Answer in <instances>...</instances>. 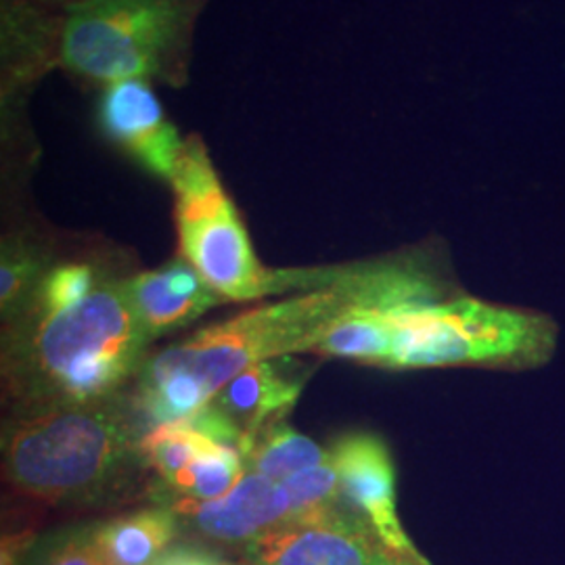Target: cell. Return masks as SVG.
Wrapping results in <instances>:
<instances>
[{
	"label": "cell",
	"mask_w": 565,
	"mask_h": 565,
	"mask_svg": "<svg viewBox=\"0 0 565 565\" xmlns=\"http://www.w3.org/2000/svg\"><path fill=\"white\" fill-rule=\"evenodd\" d=\"M200 534L224 543H254L291 522V503L281 482L258 471L245 473L228 494L214 501L184 497L172 505Z\"/></svg>",
	"instance_id": "10"
},
{
	"label": "cell",
	"mask_w": 565,
	"mask_h": 565,
	"mask_svg": "<svg viewBox=\"0 0 565 565\" xmlns=\"http://www.w3.org/2000/svg\"><path fill=\"white\" fill-rule=\"evenodd\" d=\"M245 476L242 450L235 446L212 443L202 450L195 461L189 465L174 482V490H181L189 499L214 501L228 494Z\"/></svg>",
	"instance_id": "16"
},
{
	"label": "cell",
	"mask_w": 565,
	"mask_h": 565,
	"mask_svg": "<svg viewBox=\"0 0 565 565\" xmlns=\"http://www.w3.org/2000/svg\"><path fill=\"white\" fill-rule=\"evenodd\" d=\"M348 306L345 291L331 281L329 289L247 310L231 321L205 327L186 342L166 348L147 363L141 382L181 375L212 401L254 364L315 350Z\"/></svg>",
	"instance_id": "5"
},
{
	"label": "cell",
	"mask_w": 565,
	"mask_h": 565,
	"mask_svg": "<svg viewBox=\"0 0 565 565\" xmlns=\"http://www.w3.org/2000/svg\"><path fill=\"white\" fill-rule=\"evenodd\" d=\"M243 457H247L254 471L277 482L331 459V455L315 440L291 429L285 422H270L260 429L243 450Z\"/></svg>",
	"instance_id": "15"
},
{
	"label": "cell",
	"mask_w": 565,
	"mask_h": 565,
	"mask_svg": "<svg viewBox=\"0 0 565 565\" xmlns=\"http://www.w3.org/2000/svg\"><path fill=\"white\" fill-rule=\"evenodd\" d=\"M95 121L105 139L145 170L172 181L184 145L151 82L121 81L102 86Z\"/></svg>",
	"instance_id": "8"
},
{
	"label": "cell",
	"mask_w": 565,
	"mask_h": 565,
	"mask_svg": "<svg viewBox=\"0 0 565 565\" xmlns=\"http://www.w3.org/2000/svg\"><path fill=\"white\" fill-rule=\"evenodd\" d=\"M329 455L345 505L356 511L385 545L404 555H422L398 518L396 467L384 440L369 431L348 434Z\"/></svg>",
	"instance_id": "9"
},
{
	"label": "cell",
	"mask_w": 565,
	"mask_h": 565,
	"mask_svg": "<svg viewBox=\"0 0 565 565\" xmlns=\"http://www.w3.org/2000/svg\"><path fill=\"white\" fill-rule=\"evenodd\" d=\"M18 565H109L103 555L97 524L63 527L28 546Z\"/></svg>",
	"instance_id": "18"
},
{
	"label": "cell",
	"mask_w": 565,
	"mask_h": 565,
	"mask_svg": "<svg viewBox=\"0 0 565 565\" xmlns=\"http://www.w3.org/2000/svg\"><path fill=\"white\" fill-rule=\"evenodd\" d=\"M398 321L384 312L348 306L329 327L315 352L385 366Z\"/></svg>",
	"instance_id": "14"
},
{
	"label": "cell",
	"mask_w": 565,
	"mask_h": 565,
	"mask_svg": "<svg viewBox=\"0 0 565 565\" xmlns=\"http://www.w3.org/2000/svg\"><path fill=\"white\" fill-rule=\"evenodd\" d=\"M205 0H84L60 18L57 65L78 81L179 84Z\"/></svg>",
	"instance_id": "2"
},
{
	"label": "cell",
	"mask_w": 565,
	"mask_h": 565,
	"mask_svg": "<svg viewBox=\"0 0 565 565\" xmlns=\"http://www.w3.org/2000/svg\"><path fill=\"white\" fill-rule=\"evenodd\" d=\"M212 443L216 440L203 436L202 431L189 424V419H184L174 424L156 425L147 436H142L139 448L147 463L172 486L181 478L182 471Z\"/></svg>",
	"instance_id": "17"
},
{
	"label": "cell",
	"mask_w": 565,
	"mask_h": 565,
	"mask_svg": "<svg viewBox=\"0 0 565 565\" xmlns=\"http://www.w3.org/2000/svg\"><path fill=\"white\" fill-rule=\"evenodd\" d=\"M557 345L559 324L551 315L459 291L443 302L404 315L384 369L534 371L551 363Z\"/></svg>",
	"instance_id": "4"
},
{
	"label": "cell",
	"mask_w": 565,
	"mask_h": 565,
	"mask_svg": "<svg viewBox=\"0 0 565 565\" xmlns=\"http://www.w3.org/2000/svg\"><path fill=\"white\" fill-rule=\"evenodd\" d=\"M124 285L149 338L202 317L221 296L189 263L141 273Z\"/></svg>",
	"instance_id": "11"
},
{
	"label": "cell",
	"mask_w": 565,
	"mask_h": 565,
	"mask_svg": "<svg viewBox=\"0 0 565 565\" xmlns=\"http://www.w3.org/2000/svg\"><path fill=\"white\" fill-rule=\"evenodd\" d=\"M177 536L172 509H142L97 524V539L109 565H151Z\"/></svg>",
	"instance_id": "13"
},
{
	"label": "cell",
	"mask_w": 565,
	"mask_h": 565,
	"mask_svg": "<svg viewBox=\"0 0 565 565\" xmlns=\"http://www.w3.org/2000/svg\"><path fill=\"white\" fill-rule=\"evenodd\" d=\"M32 2L51 4V7H61V11H65L67 7H72V4H78V2H84V0H32Z\"/></svg>",
	"instance_id": "23"
},
{
	"label": "cell",
	"mask_w": 565,
	"mask_h": 565,
	"mask_svg": "<svg viewBox=\"0 0 565 565\" xmlns=\"http://www.w3.org/2000/svg\"><path fill=\"white\" fill-rule=\"evenodd\" d=\"M151 565H224L214 559L210 553L191 546H177L162 553Z\"/></svg>",
	"instance_id": "22"
},
{
	"label": "cell",
	"mask_w": 565,
	"mask_h": 565,
	"mask_svg": "<svg viewBox=\"0 0 565 565\" xmlns=\"http://www.w3.org/2000/svg\"><path fill=\"white\" fill-rule=\"evenodd\" d=\"M95 270L88 264H61L49 270L39 285V308L63 310L95 291Z\"/></svg>",
	"instance_id": "20"
},
{
	"label": "cell",
	"mask_w": 565,
	"mask_h": 565,
	"mask_svg": "<svg viewBox=\"0 0 565 565\" xmlns=\"http://www.w3.org/2000/svg\"><path fill=\"white\" fill-rule=\"evenodd\" d=\"M182 256L203 281L228 300L249 302L294 285L315 281L303 273H273L258 260L239 210L224 191L198 139H186L172 177Z\"/></svg>",
	"instance_id": "6"
},
{
	"label": "cell",
	"mask_w": 565,
	"mask_h": 565,
	"mask_svg": "<svg viewBox=\"0 0 565 565\" xmlns=\"http://www.w3.org/2000/svg\"><path fill=\"white\" fill-rule=\"evenodd\" d=\"M263 565H429L385 545L350 507H335L312 522L282 525L249 543Z\"/></svg>",
	"instance_id": "7"
},
{
	"label": "cell",
	"mask_w": 565,
	"mask_h": 565,
	"mask_svg": "<svg viewBox=\"0 0 565 565\" xmlns=\"http://www.w3.org/2000/svg\"><path fill=\"white\" fill-rule=\"evenodd\" d=\"M132 455L124 417L95 403L34 408L4 440V478L21 497L63 505L93 501Z\"/></svg>",
	"instance_id": "3"
},
{
	"label": "cell",
	"mask_w": 565,
	"mask_h": 565,
	"mask_svg": "<svg viewBox=\"0 0 565 565\" xmlns=\"http://www.w3.org/2000/svg\"><path fill=\"white\" fill-rule=\"evenodd\" d=\"M302 390V380L282 371L273 361L254 364L242 375H237L231 384L212 398V404L221 408L226 419L242 431V446L256 438L263 429L264 422H277L282 411L296 403Z\"/></svg>",
	"instance_id": "12"
},
{
	"label": "cell",
	"mask_w": 565,
	"mask_h": 565,
	"mask_svg": "<svg viewBox=\"0 0 565 565\" xmlns=\"http://www.w3.org/2000/svg\"><path fill=\"white\" fill-rule=\"evenodd\" d=\"M41 273V264L34 254L23 245L4 243L2 247V266H0V298L2 310H13L25 298L28 289Z\"/></svg>",
	"instance_id": "21"
},
{
	"label": "cell",
	"mask_w": 565,
	"mask_h": 565,
	"mask_svg": "<svg viewBox=\"0 0 565 565\" xmlns=\"http://www.w3.org/2000/svg\"><path fill=\"white\" fill-rule=\"evenodd\" d=\"M145 340L126 285L103 282L70 308H41L11 348L7 375L32 403H95L130 375Z\"/></svg>",
	"instance_id": "1"
},
{
	"label": "cell",
	"mask_w": 565,
	"mask_h": 565,
	"mask_svg": "<svg viewBox=\"0 0 565 565\" xmlns=\"http://www.w3.org/2000/svg\"><path fill=\"white\" fill-rule=\"evenodd\" d=\"M281 484L291 503L289 524L312 522L340 505L342 499L340 478L331 459L327 463L308 467L300 473L289 476Z\"/></svg>",
	"instance_id": "19"
}]
</instances>
